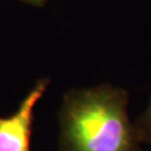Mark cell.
Listing matches in <instances>:
<instances>
[{"label": "cell", "mask_w": 151, "mask_h": 151, "mask_svg": "<svg viewBox=\"0 0 151 151\" xmlns=\"http://www.w3.org/2000/svg\"><path fill=\"white\" fill-rule=\"evenodd\" d=\"M128 92L110 84L67 92L60 108L62 151H139Z\"/></svg>", "instance_id": "obj_1"}, {"label": "cell", "mask_w": 151, "mask_h": 151, "mask_svg": "<svg viewBox=\"0 0 151 151\" xmlns=\"http://www.w3.org/2000/svg\"><path fill=\"white\" fill-rule=\"evenodd\" d=\"M19 1H22V2L34 6V7H43L47 2V0H19Z\"/></svg>", "instance_id": "obj_4"}, {"label": "cell", "mask_w": 151, "mask_h": 151, "mask_svg": "<svg viewBox=\"0 0 151 151\" xmlns=\"http://www.w3.org/2000/svg\"><path fill=\"white\" fill-rule=\"evenodd\" d=\"M135 127L140 135L141 142L146 141V142L151 143V95L146 110L142 113L138 123L135 124Z\"/></svg>", "instance_id": "obj_3"}, {"label": "cell", "mask_w": 151, "mask_h": 151, "mask_svg": "<svg viewBox=\"0 0 151 151\" xmlns=\"http://www.w3.org/2000/svg\"><path fill=\"white\" fill-rule=\"evenodd\" d=\"M48 84V78L38 80L15 113L10 116H0V151H30L34 110Z\"/></svg>", "instance_id": "obj_2"}]
</instances>
